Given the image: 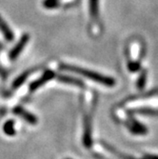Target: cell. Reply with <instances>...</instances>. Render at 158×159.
I'll use <instances>...</instances> for the list:
<instances>
[{
    "label": "cell",
    "mask_w": 158,
    "mask_h": 159,
    "mask_svg": "<svg viewBox=\"0 0 158 159\" xmlns=\"http://www.w3.org/2000/svg\"><path fill=\"white\" fill-rule=\"evenodd\" d=\"M43 6L47 9H54L58 6V0H44Z\"/></svg>",
    "instance_id": "4fadbf2b"
},
{
    "label": "cell",
    "mask_w": 158,
    "mask_h": 159,
    "mask_svg": "<svg viewBox=\"0 0 158 159\" xmlns=\"http://www.w3.org/2000/svg\"><path fill=\"white\" fill-rule=\"evenodd\" d=\"M146 82H147V71L143 70L140 75V76H139V78H138V80H137V88L139 90H142L145 87Z\"/></svg>",
    "instance_id": "8fae6325"
},
{
    "label": "cell",
    "mask_w": 158,
    "mask_h": 159,
    "mask_svg": "<svg viewBox=\"0 0 158 159\" xmlns=\"http://www.w3.org/2000/svg\"><path fill=\"white\" fill-rule=\"evenodd\" d=\"M90 12L92 18H98V0H90Z\"/></svg>",
    "instance_id": "9c48e42d"
},
{
    "label": "cell",
    "mask_w": 158,
    "mask_h": 159,
    "mask_svg": "<svg viewBox=\"0 0 158 159\" xmlns=\"http://www.w3.org/2000/svg\"><path fill=\"white\" fill-rule=\"evenodd\" d=\"M144 159H158V155L144 154Z\"/></svg>",
    "instance_id": "e0dca14e"
},
{
    "label": "cell",
    "mask_w": 158,
    "mask_h": 159,
    "mask_svg": "<svg viewBox=\"0 0 158 159\" xmlns=\"http://www.w3.org/2000/svg\"><path fill=\"white\" fill-rule=\"evenodd\" d=\"M105 147L108 149V150H110L111 152H113L114 154H117L121 159H136V158H134V157H132V156H128V155H124V154H122V153H120V152H117L115 150H114L113 148H111L110 145H105Z\"/></svg>",
    "instance_id": "5bb4252c"
},
{
    "label": "cell",
    "mask_w": 158,
    "mask_h": 159,
    "mask_svg": "<svg viewBox=\"0 0 158 159\" xmlns=\"http://www.w3.org/2000/svg\"><path fill=\"white\" fill-rule=\"evenodd\" d=\"M135 111L137 112H141V113H151V114H154L157 113V111H153V110H149V109H142V110H136Z\"/></svg>",
    "instance_id": "2e32d148"
},
{
    "label": "cell",
    "mask_w": 158,
    "mask_h": 159,
    "mask_svg": "<svg viewBox=\"0 0 158 159\" xmlns=\"http://www.w3.org/2000/svg\"><path fill=\"white\" fill-rule=\"evenodd\" d=\"M128 68L131 71H137L140 69V62L139 61H135V62H129L128 64Z\"/></svg>",
    "instance_id": "9a60e30c"
},
{
    "label": "cell",
    "mask_w": 158,
    "mask_h": 159,
    "mask_svg": "<svg viewBox=\"0 0 158 159\" xmlns=\"http://www.w3.org/2000/svg\"><path fill=\"white\" fill-rule=\"evenodd\" d=\"M57 79L59 81L63 82V83H67V84H70V85H74V86H77L79 88H85V85L84 83L77 79V78H74V77H70V76H67V75H58L57 76Z\"/></svg>",
    "instance_id": "52a82bcc"
},
{
    "label": "cell",
    "mask_w": 158,
    "mask_h": 159,
    "mask_svg": "<svg viewBox=\"0 0 158 159\" xmlns=\"http://www.w3.org/2000/svg\"><path fill=\"white\" fill-rule=\"evenodd\" d=\"M54 76H55V75H54V73H53L52 70H46L45 73L43 74V75H42L39 79L34 81V82L30 85V91H32V92H33V91H35L36 89L40 88L41 86L44 85L46 82H48V81H50L51 79H52Z\"/></svg>",
    "instance_id": "3957f363"
},
{
    "label": "cell",
    "mask_w": 158,
    "mask_h": 159,
    "mask_svg": "<svg viewBox=\"0 0 158 159\" xmlns=\"http://www.w3.org/2000/svg\"><path fill=\"white\" fill-rule=\"evenodd\" d=\"M83 142L85 147L90 148L92 146V118L90 115H85L84 117V135Z\"/></svg>",
    "instance_id": "7a4b0ae2"
},
{
    "label": "cell",
    "mask_w": 158,
    "mask_h": 159,
    "mask_svg": "<svg viewBox=\"0 0 158 159\" xmlns=\"http://www.w3.org/2000/svg\"><path fill=\"white\" fill-rule=\"evenodd\" d=\"M28 41H29V35L28 34H24L21 37V39L19 40V42L16 45V47H14L11 51V52H10V58L11 60H14L16 58H17V56L20 54V52H22V50L24 49V47L26 46V44L28 43Z\"/></svg>",
    "instance_id": "277c9868"
},
{
    "label": "cell",
    "mask_w": 158,
    "mask_h": 159,
    "mask_svg": "<svg viewBox=\"0 0 158 159\" xmlns=\"http://www.w3.org/2000/svg\"><path fill=\"white\" fill-rule=\"evenodd\" d=\"M0 31L3 34L4 37L6 38L7 41H12L13 39V34L10 27L7 25V23L2 19V17L0 16Z\"/></svg>",
    "instance_id": "ba28073f"
},
{
    "label": "cell",
    "mask_w": 158,
    "mask_h": 159,
    "mask_svg": "<svg viewBox=\"0 0 158 159\" xmlns=\"http://www.w3.org/2000/svg\"><path fill=\"white\" fill-rule=\"evenodd\" d=\"M13 111H14V113H16L17 115H19L20 117L24 118L26 121H28L30 124L34 125V124H36V122H37V119H36V117L34 116V114H32V113H30V112H28L27 111H25V110H24L23 108H21V107H16V109L13 110Z\"/></svg>",
    "instance_id": "5b68a950"
},
{
    "label": "cell",
    "mask_w": 158,
    "mask_h": 159,
    "mask_svg": "<svg viewBox=\"0 0 158 159\" xmlns=\"http://www.w3.org/2000/svg\"><path fill=\"white\" fill-rule=\"evenodd\" d=\"M4 132L8 135H13L14 134H16V131H14V128H13V121L12 120L6 122V124L4 125Z\"/></svg>",
    "instance_id": "7c38bea8"
},
{
    "label": "cell",
    "mask_w": 158,
    "mask_h": 159,
    "mask_svg": "<svg viewBox=\"0 0 158 159\" xmlns=\"http://www.w3.org/2000/svg\"><path fill=\"white\" fill-rule=\"evenodd\" d=\"M60 68L64 70H68V71H73V73L78 74L80 75H83L85 77H87L91 80H93L95 82L101 83L105 86L108 87H112L115 84V80L113 78L110 77V76H105L102 75L98 73H95V71H92L89 70H86L83 68H79L76 66H73V65H66V64H62L60 66Z\"/></svg>",
    "instance_id": "6da1fadb"
},
{
    "label": "cell",
    "mask_w": 158,
    "mask_h": 159,
    "mask_svg": "<svg viewBox=\"0 0 158 159\" xmlns=\"http://www.w3.org/2000/svg\"><path fill=\"white\" fill-rule=\"evenodd\" d=\"M29 71H27V73H25V74H22L19 77H17L16 80H14V82H13V84H12V88L13 89H17V88H19V87L27 80V78H28V76H29Z\"/></svg>",
    "instance_id": "30bf717a"
},
{
    "label": "cell",
    "mask_w": 158,
    "mask_h": 159,
    "mask_svg": "<svg viewBox=\"0 0 158 159\" xmlns=\"http://www.w3.org/2000/svg\"><path fill=\"white\" fill-rule=\"evenodd\" d=\"M128 126H129V129H130V131L135 134H146L148 133L147 128L134 119H131V122L128 123Z\"/></svg>",
    "instance_id": "8992f818"
},
{
    "label": "cell",
    "mask_w": 158,
    "mask_h": 159,
    "mask_svg": "<svg viewBox=\"0 0 158 159\" xmlns=\"http://www.w3.org/2000/svg\"><path fill=\"white\" fill-rule=\"evenodd\" d=\"M1 48H2V47H1V46H0V49H1Z\"/></svg>",
    "instance_id": "ac0fdd59"
}]
</instances>
